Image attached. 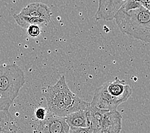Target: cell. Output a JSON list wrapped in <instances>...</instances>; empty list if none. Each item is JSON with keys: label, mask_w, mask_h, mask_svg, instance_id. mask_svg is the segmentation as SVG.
Returning <instances> with one entry per match:
<instances>
[{"label": "cell", "mask_w": 150, "mask_h": 133, "mask_svg": "<svg viewBox=\"0 0 150 133\" xmlns=\"http://www.w3.org/2000/svg\"><path fill=\"white\" fill-rule=\"evenodd\" d=\"M86 111H81L70 113L65 117L67 124L70 127H88Z\"/></svg>", "instance_id": "cell-13"}, {"label": "cell", "mask_w": 150, "mask_h": 133, "mask_svg": "<svg viewBox=\"0 0 150 133\" xmlns=\"http://www.w3.org/2000/svg\"><path fill=\"white\" fill-rule=\"evenodd\" d=\"M13 18L17 24L22 27L24 29H27L28 27L30 26H33V25H37V26H40L42 24H47L48 23L47 21L38 19L36 17H32L30 16H22L21 14H14Z\"/></svg>", "instance_id": "cell-14"}, {"label": "cell", "mask_w": 150, "mask_h": 133, "mask_svg": "<svg viewBox=\"0 0 150 133\" xmlns=\"http://www.w3.org/2000/svg\"><path fill=\"white\" fill-rule=\"evenodd\" d=\"M146 9L149 10V0H137Z\"/></svg>", "instance_id": "cell-18"}, {"label": "cell", "mask_w": 150, "mask_h": 133, "mask_svg": "<svg viewBox=\"0 0 150 133\" xmlns=\"http://www.w3.org/2000/svg\"><path fill=\"white\" fill-rule=\"evenodd\" d=\"M42 95L45 98L50 112L56 116L65 118L67 113L63 102V96L58 84L48 85L42 88Z\"/></svg>", "instance_id": "cell-4"}, {"label": "cell", "mask_w": 150, "mask_h": 133, "mask_svg": "<svg viewBox=\"0 0 150 133\" xmlns=\"http://www.w3.org/2000/svg\"><path fill=\"white\" fill-rule=\"evenodd\" d=\"M25 82L24 72L18 65L0 66V111H9Z\"/></svg>", "instance_id": "cell-2"}, {"label": "cell", "mask_w": 150, "mask_h": 133, "mask_svg": "<svg viewBox=\"0 0 150 133\" xmlns=\"http://www.w3.org/2000/svg\"><path fill=\"white\" fill-rule=\"evenodd\" d=\"M26 30L28 35L32 38H37L39 37V35H40L41 33L40 28L39 27V26H37V25L30 26V27H28L27 28Z\"/></svg>", "instance_id": "cell-16"}, {"label": "cell", "mask_w": 150, "mask_h": 133, "mask_svg": "<svg viewBox=\"0 0 150 133\" xmlns=\"http://www.w3.org/2000/svg\"><path fill=\"white\" fill-rule=\"evenodd\" d=\"M69 133H92L88 127H70Z\"/></svg>", "instance_id": "cell-17"}, {"label": "cell", "mask_w": 150, "mask_h": 133, "mask_svg": "<svg viewBox=\"0 0 150 133\" xmlns=\"http://www.w3.org/2000/svg\"><path fill=\"white\" fill-rule=\"evenodd\" d=\"M108 81L105 82L96 90L93 97L90 103V106L102 110L111 111L116 110L120 104L124 103L123 100L111 95L108 91Z\"/></svg>", "instance_id": "cell-5"}, {"label": "cell", "mask_w": 150, "mask_h": 133, "mask_svg": "<svg viewBox=\"0 0 150 133\" xmlns=\"http://www.w3.org/2000/svg\"><path fill=\"white\" fill-rule=\"evenodd\" d=\"M128 0H98V6L95 18L96 21H110Z\"/></svg>", "instance_id": "cell-7"}, {"label": "cell", "mask_w": 150, "mask_h": 133, "mask_svg": "<svg viewBox=\"0 0 150 133\" xmlns=\"http://www.w3.org/2000/svg\"><path fill=\"white\" fill-rule=\"evenodd\" d=\"M19 14L44 19L49 23L51 20L52 12L47 5L42 3H33L24 7Z\"/></svg>", "instance_id": "cell-9"}, {"label": "cell", "mask_w": 150, "mask_h": 133, "mask_svg": "<svg viewBox=\"0 0 150 133\" xmlns=\"http://www.w3.org/2000/svg\"><path fill=\"white\" fill-rule=\"evenodd\" d=\"M17 127L9 111H0V133H16Z\"/></svg>", "instance_id": "cell-12"}, {"label": "cell", "mask_w": 150, "mask_h": 133, "mask_svg": "<svg viewBox=\"0 0 150 133\" xmlns=\"http://www.w3.org/2000/svg\"><path fill=\"white\" fill-rule=\"evenodd\" d=\"M121 117L117 110L108 111L103 117L100 129L96 133H120L122 129Z\"/></svg>", "instance_id": "cell-8"}, {"label": "cell", "mask_w": 150, "mask_h": 133, "mask_svg": "<svg viewBox=\"0 0 150 133\" xmlns=\"http://www.w3.org/2000/svg\"><path fill=\"white\" fill-rule=\"evenodd\" d=\"M47 111L44 107H38L35 110V117L38 122H41L44 120L47 115Z\"/></svg>", "instance_id": "cell-15"}, {"label": "cell", "mask_w": 150, "mask_h": 133, "mask_svg": "<svg viewBox=\"0 0 150 133\" xmlns=\"http://www.w3.org/2000/svg\"><path fill=\"white\" fill-rule=\"evenodd\" d=\"M109 111L102 110L90 106L86 111L87 127L92 133H96L101 127L105 114Z\"/></svg>", "instance_id": "cell-11"}, {"label": "cell", "mask_w": 150, "mask_h": 133, "mask_svg": "<svg viewBox=\"0 0 150 133\" xmlns=\"http://www.w3.org/2000/svg\"><path fill=\"white\" fill-rule=\"evenodd\" d=\"M70 127L65 118L50 114L44 120L38 122L36 127L37 133H69Z\"/></svg>", "instance_id": "cell-6"}, {"label": "cell", "mask_w": 150, "mask_h": 133, "mask_svg": "<svg viewBox=\"0 0 150 133\" xmlns=\"http://www.w3.org/2000/svg\"><path fill=\"white\" fill-rule=\"evenodd\" d=\"M63 96V102L68 115L81 111H87L90 104L77 97L70 90L66 83L64 75L57 81Z\"/></svg>", "instance_id": "cell-3"}, {"label": "cell", "mask_w": 150, "mask_h": 133, "mask_svg": "<svg viewBox=\"0 0 150 133\" xmlns=\"http://www.w3.org/2000/svg\"><path fill=\"white\" fill-rule=\"evenodd\" d=\"M108 91L114 97L121 99L125 102L130 97L132 93V88L125 81L116 77L113 81H108Z\"/></svg>", "instance_id": "cell-10"}, {"label": "cell", "mask_w": 150, "mask_h": 133, "mask_svg": "<svg viewBox=\"0 0 150 133\" xmlns=\"http://www.w3.org/2000/svg\"><path fill=\"white\" fill-rule=\"evenodd\" d=\"M114 19L123 34L142 42L149 43V10L142 6L129 10L121 7Z\"/></svg>", "instance_id": "cell-1"}]
</instances>
